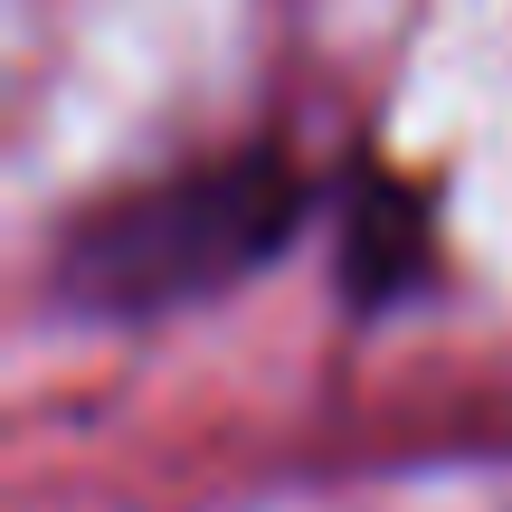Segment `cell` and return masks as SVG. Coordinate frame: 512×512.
I'll use <instances>...</instances> for the list:
<instances>
[{
    "instance_id": "cell-1",
    "label": "cell",
    "mask_w": 512,
    "mask_h": 512,
    "mask_svg": "<svg viewBox=\"0 0 512 512\" xmlns=\"http://www.w3.org/2000/svg\"><path fill=\"white\" fill-rule=\"evenodd\" d=\"M294 209V171L275 162H209L181 181H152L133 200H114L105 219H86L57 256V285L67 304L114 313V323H143V313H181L200 294H228L247 266H266L285 247Z\"/></svg>"
}]
</instances>
